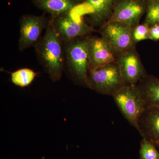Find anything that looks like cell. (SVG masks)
I'll return each instance as SVG.
<instances>
[{"label":"cell","mask_w":159,"mask_h":159,"mask_svg":"<svg viewBox=\"0 0 159 159\" xmlns=\"http://www.w3.org/2000/svg\"><path fill=\"white\" fill-rule=\"evenodd\" d=\"M133 28L116 21H108L100 28L101 37L107 42L117 57L135 47L132 38Z\"/></svg>","instance_id":"5b68a950"},{"label":"cell","mask_w":159,"mask_h":159,"mask_svg":"<svg viewBox=\"0 0 159 159\" xmlns=\"http://www.w3.org/2000/svg\"><path fill=\"white\" fill-rule=\"evenodd\" d=\"M37 76V73L29 68L19 69L11 73V82L15 85L25 87L31 84Z\"/></svg>","instance_id":"9a60e30c"},{"label":"cell","mask_w":159,"mask_h":159,"mask_svg":"<svg viewBox=\"0 0 159 159\" xmlns=\"http://www.w3.org/2000/svg\"><path fill=\"white\" fill-rule=\"evenodd\" d=\"M89 68H95L116 62V57L107 42L102 37H86Z\"/></svg>","instance_id":"30bf717a"},{"label":"cell","mask_w":159,"mask_h":159,"mask_svg":"<svg viewBox=\"0 0 159 159\" xmlns=\"http://www.w3.org/2000/svg\"><path fill=\"white\" fill-rule=\"evenodd\" d=\"M155 146H156L158 150L159 151V144H158V145H156Z\"/></svg>","instance_id":"ffe728a7"},{"label":"cell","mask_w":159,"mask_h":159,"mask_svg":"<svg viewBox=\"0 0 159 159\" xmlns=\"http://www.w3.org/2000/svg\"><path fill=\"white\" fill-rule=\"evenodd\" d=\"M136 85L146 107H159V78L146 74Z\"/></svg>","instance_id":"4fadbf2b"},{"label":"cell","mask_w":159,"mask_h":159,"mask_svg":"<svg viewBox=\"0 0 159 159\" xmlns=\"http://www.w3.org/2000/svg\"><path fill=\"white\" fill-rule=\"evenodd\" d=\"M149 26L143 23L134 28L132 31V38L135 44L145 40L150 39L149 31Z\"/></svg>","instance_id":"ac0fdd59"},{"label":"cell","mask_w":159,"mask_h":159,"mask_svg":"<svg viewBox=\"0 0 159 159\" xmlns=\"http://www.w3.org/2000/svg\"><path fill=\"white\" fill-rule=\"evenodd\" d=\"M116 0H80L91 25L101 28L110 19Z\"/></svg>","instance_id":"8fae6325"},{"label":"cell","mask_w":159,"mask_h":159,"mask_svg":"<svg viewBox=\"0 0 159 159\" xmlns=\"http://www.w3.org/2000/svg\"><path fill=\"white\" fill-rule=\"evenodd\" d=\"M125 85L116 62L89 69L87 88L97 93L112 96Z\"/></svg>","instance_id":"3957f363"},{"label":"cell","mask_w":159,"mask_h":159,"mask_svg":"<svg viewBox=\"0 0 159 159\" xmlns=\"http://www.w3.org/2000/svg\"><path fill=\"white\" fill-rule=\"evenodd\" d=\"M140 159H159V151L152 142L143 138L141 142Z\"/></svg>","instance_id":"e0dca14e"},{"label":"cell","mask_w":159,"mask_h":159,"mask_svg":"<svg viewBox=\"0 0 159 159\" xmlns=\"http://www.w3.org/2000/svg\"><path fill=\"white\" fill-rule=\"evenodd\" d=\"M136 128L143 138L159 144V107H146L142 112L137 121Z\"/></svg>","instance_id":"7c38bea8"},{"label":"cell","mask_w":159,"mask_h":159,"mask_svg":"<svg viewBox=\"0 0 159 159\" xmlns=\"http://www.w3.org/2000/svg\"><path fill=\"white\" fill-rule=\"evenodd\" d=\"M63 44L50 20L44 34L34 47L41 64L54 82L62 77L65 61Z\"/></svg>","instance_id":"6da1fadb"},{"label":"cell","mask_w":159,"mask_h":159,"mask_svg":"<svg viewBox=\"0 0 159 159\" xmlns=\"http://www.w3.org/2000/svg\"><path fill=\"white\" fill-rule=\"evenodd\" d=\"M116 59L125 85L136 84L147 74L135 47L119 54Z\"/></svg>","instance_id":"9c48e42d"},{"label":"cell","mask_w":159,"mask_h":159,"mask_svg":"<svg viewBox=\"0 0 159 159\" xmlns=\"http://www.w3.org/2000/svg\"><path fill=\"white\" fill-rule=\"evenodd\" d=\"M147 8L146 0H116L109 21L124 23L134 28L139 25Z\"/></svg>","instance_id":"ba28073f"},{"label":"cell","mask_w":159,"mask_h":159,"mask_svg":"<svg viewBox=\"0 0 159 159\" xmlns=\"http://www.w3.org/2000/svg\"><path fill=\"white\" fill-rule=\"evenodd\" d=\"M74 11L51 18L55 32L63 43L87 36L95 31L93 27L89 25L82 19L74 16Z\"/></svg>","instance_id":"8992f818"},{"label":"cell","mask_w":159,"mask_h":159,"mask_svg":"<svg viewBox=\"0 0 159 159\" xmlns=\"http://www.w3.org/2000/svg\"><path fill=\"white\" fill-rule=\"evenodd\" d=\"M147 8L144 23L149 26L159 24V0H146Z\"/></svg>","instance_id":"2e32d148"},{"label":"cell","mask_w":159,"mask_h":159,"mask_svg":"<svg viewBox=\"0 0 159 159\" xmlns=\"http://www.w3.org/2000/svg\"><path fill=\"white\" fill-rule=\"evenodd\" d=\"M48 24V22L44 16H23L20 21L19 50L24 51L35 46L41 38L43 31L47 28Z\"/></svg>","instance_id":"52a82bcc"},{"label":"cell","mask_w":159,"mask_h":159,"mask_svg":"<svg viewBox=\"0 0 159 159\" xmlns=\"http://www.w3.org/2000/svg\"><path fill=\"white\" fill-rule=\"evenodd\" d=\"M150 39L157 41L159 40V24L150 26L149 31Z\"/></svg>","instance_id":"d6986e66"},{"label":"cell","mask_w":159,"mask_h":159,"mask_svg":"<svg viewBox=\"0 0 159 159\" xmlns=\"http://www.w3.org/2000/svg\"><path fill=\"white\" fill-rule=\"evenodd\" d=\"M86 37L64 43L65 58L71 78L77 84L87 87L89 61Z\"/></svg>","instance_id":"7a4b0ae2"},{"label":"cell","mask_w":159,"mask_h":159,"mask_svg":"<svg viewBox=\"0 0 159 159\" xmlns=\"http://www.w3.org/2000/svg\"><path fill=\"white\" fill-rule=\"evenodd\" d=\"M37 8L51 18L68 12H72L80 6V0H32Z\"/></svg>","instance_id":"5bb4252c"},{"label":"cell","mask_w":159,"mask_h":159,"mask_svg":"<svg viewBox=\"0 0 159 159\" xmlns=\"http://www.w3.org/2000/svg\"><path fill=\"white\" fill-rule=\"evenodd\" d=\"M112 97L125 119L136 128L139 116L146 108L136 84L125 85Z\"/></svg>","instance_id":"277c9868"}]
</instances>
